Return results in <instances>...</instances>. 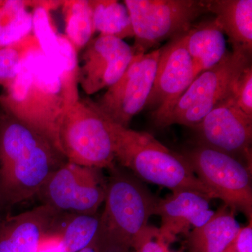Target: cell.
Listing matches in <instances>:
<instances>
[{"mask_svg": "<svg viewBox=\"0 0 252 252\" xmlns=\"http://www.w3.org/2000/svg\"><path fill=\"white\" fill-rule=\"evenodd\" d=\"M234 214L224 205L205 224L190 230L186 242L189 252H224L240 228Z\"/></svg>", "mask_w": 252, "mask_h": 252, "instance_id": "18", "label": "cell"}, {"mask_svg": "<svg viewBox=\"0 0 252 252\" xmlns=\"http://www.w3.org/2000/svg\"><path fill=\"white\" fill-rule=\"evenodd\" d=\"M208 12L217 22L233 46V51L252 55V0H207Z\"/></svg>", "mask_w": 252, "mask_h": 252, "instance_id": "16", "label": "cell"}, {"mask_svg": "<svg viewBox=\"0 0 252 252\" xmlns=\"http://www.w3.org/2000/svg\"><path fill=\"white\" fill-rule=\"evenodd\" d=\"M40 47L32 32L23 39L0 49V86L4 90L17 77L26 56L32 50Z\"/></svg>", "mask_w": 252, "mask_h": 252, "instance_id": "24", "label": "cell"}, {"mask_svg": "<svg viewBox=\"0 0 252 252\" xmlns=\"http://www.w3.org/2000/svg\"><path fill=\"white\" fill-rule=\"evenodd\" d=\"M67 161L47 139L0 114V212L37 195L49 176Z\"/></svg>", "mask_w": 252, "mask_h": 252, "instance_id": "2", "label": "cell"}, {"mask_svg": "<svg viewBox=\"0 0 252 252\" xmlns=\"http://www.w3.org/2000/svg\"><path fill=\"white\" fill-rule=\"evenodd\" d=\"M1 0H0V3H1Z\"/></svg>", "mask_w": 252, "mask_h": 252, "instance_id": "32", "label": "cell"}, {"mask_svg": "<svg viewBox=\"0 0 252 252\" xmlns=\"http://www.w3.org/2000/svg\"><path fill=\"white\" fill-rule=\"evenodd\" d=\"M160 48L135 55L126 72L95 102L97 107L114 124L128 127L132 118L145 108L152 87Z\"/></svg>", "mask_w": 252, "mask_h": 252, "instance_id": "10", "label": "cell"}, {"mask_svg": "<svg viewBox=\"0 0 252 252\" xmlns=\"http://www.w3.org/2000/svg\"><path fill=\"white\" fill-rule=\"evenodd\" d=\"M59 39L62 61L48 59L40 47L32 50L12 84L0 94V106L3 112L45 137L61 153L60 126L80 94L78 53L64 34L60 33Z\"/></svg>", "mask_w": 252, "mask_h": 252, "instance_id": "1", "label": "cell"}, {"mask_svg": "<svg viewBox=\"0 0 252 252\" xmlns=\"http://www.w3.org/2000/svg\"><path fill=\"white\" fill-rule=\"evenodd\" d=\"M181 155L217 199L234 213L252 220V169L228 154L199 144Z\"/></svg>", "mask_w": 252, "mask_h": 252, "instance_id": "8", "label": "cell"}, {"mask_svg": "<svg viewBox=\"0 0 252 252\" xmlns=\"http://www.w3.org/2000/svg\"><path fill=\"white\" fill-rule=\"evenodd\" d=\"M235 104L245 114L252 117V66L245 68L235 81L232 91Z\"/></svg>", "mask_w": 252, "mask_h": 252, "instance_id": "26", "label": "cell"}, {"mask_svg": "<svg viewBox=\"0 0 252 252\" xmlns=\"http://www.w3.org/2000/svg\"><path fill=\"white\" fill-rule=\"evenodd\" d=\"M56 229L43 235L36 252H65L61 235Z\"/></svg>", "mask_w": 252, "mask_h": 252, "instance_id": "27", "label": "cell"}, {"mask_svg": "<svg viewBox=\"0 0 252 252\" xmlns=\"http://www.w3.org/2000/svg\"><path fill=\"white\" fill-rule=\"evenodd\" d=\"M32 14V33L44 55L54 62L63 59L59 34L55 26L51 12L62 6L63 1H28Z\"/></svg>", "mask_w": 252, "mask_h": 252, "instance_id": "19", "label": "cell"}, {"mask_svg": "<svg viewBox=\"0 0 252 252\" xmlns=\"http://www.w3.org/2000/svg\"><path fill=\"white\" fill-rule=\"evenodd\" d=\"M172 192L166 198L158 199L155 212L161 219L160 233L170 245L179 235L187 236L191 228L205 224L215 214L208 199L201 194L189 190Z\"/></svg>", "mask_w": 252, "mask_h": 252, "instance_id": "14", "label": "cell"}, {"mask_svg": "<svg viewBox=\"0 0 252 252\" xmlns=\"http://www.w3.org/2000/svg\"><path fill=\"white\" fill-rule=\"evenodd\" d=\"M100 214L66 215L56 230L61 235L65 252H78L92 243L98 231Z\"/></svg>", "mask_w": 252, "mask_h": 252, "instance_id": "23", "label": "cell"}, {"mask_svg": "<svg viewBox=\"0 0 252 252\" xmlns=\"http://www.w3.org/2000/svg\"><path fill=\"white\" fill-rule=\"evenodd\" d=\"M135 53L125 41L99 35L84 48L79 63L78 81L88 95L112 86L130 65Z\"/></svg>", "mask_w": 252, "mask_h": 252, "instance_id": "13", "label": "cell"}, {"mask_svg": "<svg viewBox=\"0 0 252 252\" xmlns=\"http://www.w3.org/2000/svg\"><path fill=\"white\" fill-rule=\"evenodd\" d=\"M26 0H1L0 49L18 42L32 32V14Z\"/></svg>", "mask_w": 252, "mask_h": 252, "instance_id": "22", "label": "cell"}, {"mask_svg": "<svg viewBox=\"0 0 252 252\" xmlns=\"http://www.w3.org/2000/svg\"><path fill=\"white\" fill-rule=\"evenodd\" d=\"M64 36L78 54L92 40L94 31L93 11L89 0H63Z\"/></svg>", "mask_w": 252, "mask_h": 252, "instance_id": "21", "label": "cell"}, {"mask_svg": "<svg viewBox=\"0 0 252 252\" xmlns=\"http://www.w3.org/2000/svg\"><path fill=\"white\" fill-rule=\"evenodd\" d=\"M78 252H104L102 248L99 246L98 243L96 241L95 238L93 240L90 245H88L85 248L82 249Z\"/></svg>", "mask_w": 252, "mask_h": 252, "instance_id": "29", "label": "cell"}, {"mask_svg": "<svg viewBox=\"0 0 252 252\" xmlns=\"http://www.w3.org/2000/svg\"><path fill=\"white\" fill-rule=\"evenodd\" d=\"M109 123L116 162L132 172L137 179L172 191L193 190L209 200L217 199L181 154L174 153L149 132L122 127L110 120Z\"/></svg>", "mask_w": 252, "mask_h": 252, "instance_id": "3", "label": "cell"}, {"mask_svg": "<svg viewBox=\"0 0 252 252\" xmlns=\"http://www.w3.org/2000/svg\"><path fill=\"white\" fill-rule=\"evenodd\" d=\"M224 252H235V248H234V245H233V243Z\"/></svg>", "mask_w": 252, "mask_h": 252, "instance_id": "30", "label": "cell"}, {"mask_svg": "<svg viewBox=\"0 0 252 252\" xmlns=\"http://www.w3.org/2000/svg\"><path fill=\"white\" fill-rule=\"evenodd\" d=\"M102 170L66 161L39 190L42 205L66 215H95L105 200L107 180Z\"/></svg>", "mask_w": 252, "mask_h": 252, "instance_id": "9", "label": "cell"}, {"mask_svg": "<svg viewBox=\"0 0 252 252\" xmlns=\"http://www.w3.org/2000/svg\"><path fill=\"white\" fill-rule=\"evenodd\" d=\"M170 245L159 228L148 225L136 239L132 250L133 252H183L172 251Z\"/></svg>", "mask_w": 252, "mask_h": 252, "instance_id": "25", "label": "cell"}, {"mask_svg": "<svg viewBox=\"0 0 252 252\" xmlns=\"http://www.w3.org/2000/svg\"><path fill=\"white\" fill-rule=\"evenodd\" d=\"M59 140L67 161L109 171L117 167L110 123L91 99L80 97L67 111Z\"/></svg>", "mask_w": 252, "mask_h": 252, "instance_id": "5", "label": "cell"}, {"mask_svg": "<svg viewBox=\"0 0 252 252\" xmlns=\"http://www.w3.org/2000/svg\"><path fill=\"white\" fill-rule=\"evenodd\" d=\"M1 217H2V216H1V215H0V220H1Z\"/></svg>", "mask_w": 252, "mask_h": 252, "instance_id": "31", "label": "cell"}, {"mask_svg": "<svg viewBox=\"0 0 252 252\" xmlns=\"http://www.w3.org/2000/svg\"><path fill=\"white\" fill-rule=\"evenodd\" d=\"M93 11L94 31L99 35L124 40L134 37L128 11L125 4L116 0H89Z\"/></svg>", "mask_w": 252, "mask_h": 252, "instance_id": "20", "label": "cell"}, {"mask_svg": "<svg viewBox=\"0 0 252 252\" xmlns=\"http://www.w3.org/2000/svg\"><path fill=\"white\" fill-rule=\"evenodd\" d=\"M193 128L198 144L228 154L252 169V117L239 108L231 95Z\"/></svg>", "mask_w": 252, "mask_h": 252, "instance_id": "12", "label": "cell"}, {"mask_svg": "<svg viewBox=\"0 0 252 252\" xmlns=\"http://www.w3.org/2000/svg\"><path fill=\"white\" fill-rule=\"evenodd\" d=\"M185 34L172 38L160 48L153 87L145 106L152 109V117L158 128L197 77Z\"/></svg>", "mask_w": 252, "mask_h": 252, "instance_id": "11", "label": "cell"}, {"mask_svg": "<svg viewBox=\"0 0 252 252\" xmlns=\"http://www.w3.org/2000/svg\"><path fill=\"white\" fill-rule=\"evenodd\" d=\"M249 221L248 225L240 227L233 241L235 252H252V220Z\"/></svg>", "mask_w": 252, "mask_h": 252, "instance_id": "28", "label": "cell"}, {"mask_svg": "<svg viewBox=\"0 0 252 252\" xmlns=\"http://www.w3.org/2000/svg\"><path fill=\"white\" fill-rule=\"evenodd\" d=\"M110 172L95 240L104 252H130L158 198L135 176L117 166Z\"/></svg>", "mask_w": 252, "mask_h": 252, "instance_id": "4", "label": "cell"}, {"mask_svg": "<svg viewBox=\"0 0 252 252\" xmlns=\"http://www.w3.org/2000/svg\"><path fill=\"white\" fill-rule=\"evenodd\" d=\"M185 37L197 76L216 65L228 53L224 33L216 18L193 24Z\"/></svg>", "mask_w": 252, "mask_h": 252, "instance_id": "17", "label": "cell"}, {"mask_svg": "<svg viewBox=\"0 0 252 252\" xmlns=\"http://www.w3.org/2000/svg\"><path fill=\"white\" fill-rule=\"evenodd\" d=\"M64 214L46 205L0 220V252H36L43 235L55 230Z\"/></svg>", "mask_w": 252, "mask_h": 252, "instance_id": "15", "label": "cell"}, {"mask_svg": "<svg viewBox=\"0 0 252 252\" xmlns=\"http://www.w3.org/2000/svg\"><path fill=\"white\" fill-rule=\"evenodd\" d=\"M130 15L135 55L144 54L162 41L185 34L208 13L207 0H125Z\"/></svg>", "mask_w": 252, "mask_h": 252, "instance_id": "6", "label": "cell"}, {"mask_svg": "<svg viewBox=\"0 0 252 252\" xmlns=\"http://www.w3.org/2000/svg\"><path fill=\"white\" fill-rule=\"evenodd\" d=\"M252 55L228 52L218 64L200 73L176 102L160 128L175 125L195 127L212 109L229 97L242 72L251 64Z\"/></svg>", "mask_w": 252, "mask_h": 252, "instance_id": "7", "label": "cell"}]
</instances>
